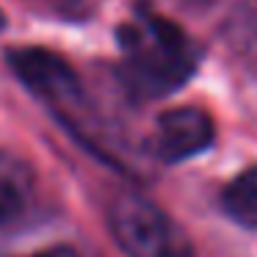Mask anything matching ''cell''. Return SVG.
I'll list each match as a JSON object with an SVG mask.
<instances>
[{
    "label": "cell",
    "mask_w": 257,
    "mask_h": 257,
    "mask_svg": "<svg viewBox=\"0 0 257 257\" xmlns=\"http://www.w3.org/2000/svg\"><path fill=\"white\" fill-rule=\"evenodd\" d=\"M127 61L122 80L136 97H161L174 91L191 78L196 67V50L188 36L169 20L152 12L139 14V25L124 31Z\"/></svg>",
    "instance_id": "1"
},
{
    "label": "cell",
    "mask_w": 257,
    "mask_h": 257,
    "mask_svg": "<svg viewBox=\"0 0 257 257\" xmlns=\"http://www.w3.org/2000/svg\"><path fill=\"white\" fill-rule=\"evenodd\" d=\"M108 224L127 257H196L188 235L144 196L124 194L113 199Z\"/></svg>",
    "instance_id": "2"
},
{
    "label": "cell",
    "mask_w": 257,
    "mask_h": 257,
    "mask_svg": "<svg viewBox=\"0 0 257 257\" xmlns=\"http://www.w3.org/2000/svg\"><path fill=\"white\" fill-rule=\"evenodd\" d=\"M14 75L34 91L36 97H42L45 102H50L53 108L69 113L72 108L80 105V83L75 78V72L69 69L67 61L56 56L50 50H39V47H25L9 56Z\"/></svg>",
    "instance_id": "3"
},
{
    "label": "cell",
    "mask_w": 257,
    "mask_h": 257,
    "mask_svg": "<svg viewBox=\"0 0 257 257\" xmlns=\"http://www.w3.org/2000/svg\"><path fill=\"white\" fill-rule=\"evenodd\" d=\"M213 122L199 108H174L158 119L152 152L166 163H180L213 144Z\"/></svg>",
    "instance_id": "4"
},
{
    "label": "cell",
    "mask_w": 257,
    "mask_h": 257,
    "mask_svg": "<svg viewBox=\"0 0 257 257\" xmlns=\"http://www.w3.org/2000/svg\"><path fill=\"white\" fill-rule=\"evenodd\" d=\"M31 199V172L23 161L0 152V227L17 221Z\"/></svg>",
    "instance_id": "5"
},
{
    "label": "cell",
    "mask_w": 257,
    "mask_h": 257,
    "mask_svg": "<svg viewBox=\"0 0 257 257\" xmlns=\"http://www.w3.org/2000/svg\"><path fill=\"white\" fill-rule=\"evenodd\" d=\"M224 213L246 229H257V166L240 172L221 194Z\"/></svg>",
    "instance_id": "6"
},
{
    "label": "cell",
    "mask_w": 257,
    "mask_h": 257,
    "mask_svg": "<svg viewBox=\"0 0 257 257\" xmlns=\"http://www.w3.org/2000/svg\"><path fill=\"white\" fill-rule=\"evenodd\" d=\"M31 257H78V254H75V249H69V246H53V249L36 251V254H31Z\"/></svg>",
    "instance_id": "7"
},
{
    "label": "cell",
    "mask_w": 257,
    "mask_h": 257,
    "mask_svg": "<svg viewBox=\"0 0 257 257\" xmlns=\"http://www.w3.org/2000/svg\"><path fill=\"white\" fill-rule=\"evenodd\" d=\"M3 25H6V17H3V12H0V31H3Z\"/></svg>",
    "instance_id": "8"
}]
</instances>
